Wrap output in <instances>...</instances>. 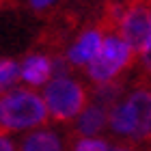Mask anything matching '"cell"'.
Segmentation results:
<instances>
[{
  "instance_id": "obj_1",
  "label": "cell",
  "mask_w": 151,
  "mask_h": 151,
  "mask_svg": "<svg viewBox=\"0 0 151 151\" xmlns=\"http://www.w3.org/2000/svg\"><path fill=\"white\" fill-rule=\"evenodd\" d=\"M43 97L32 88H13L0 97V132L35 129L47 121Z\"/></svg>"
},
{
  "instance_id": "obj_2",
  "label": "cell",
  "mask_w": 151,
  "mask_h": 151,
  "mask_svg": "<svg viewBox=\"0 0 151 151\" xmlns=\"http://www.w3.org/2000/svg\"><path fill=\"white\" fill-rule=\"evenodd\" d=\"M41 97H43L45 108L54 121H73L88 106L84 86L71 76L52 78L43 86Z\"/></svg>"
},
{
  "instance_id": "obj_3",
  "label": "cell",
  "mask_w": 151,
  "mask_h": 151,
  "mask_svg": "<svg viewBox=\"0 0 151 151\" xmlns=\"http://www.w3.org/2000/svg\"><path fill=\"white\" fill-rule=\"evenodd\" d=\"M132 58H134V50L119 35H114V32L112 35H106L99 54L86 67V76L97 86L108 84V82H116V78L132 63Z\"/></svg>"
},
{
  "instance_id": "obj_4",
  "label": "cell",
  "mask_w": 151,
  "mask_h": 151,
  "mask_svg": "<svg viewBox=\"0 0 151 151\" xmlns=\"http://www.w3.org/2000/svg\"><path fill=\"white\" fill-rule=\"evenodd\" d=\"M149 26H151V6L136 2L125 9L121 22L116 24V28H119L116 35L132 47L134 54H140L149 37Z\"/></svg>"
},
{
  "instance_id": "obj_5",
  "label": "cell",
  "mask_w": 151,
  "mask_h": 151,
  "mask_svg": "<svg viewBox=\"0 0 151 151\" xmlns=\"http://www.w3.org/2000/svg\"><path fill=\"white\" fill-rule=\"evenodd\" d=\"M104 39L106 35L101 32L99 28H86L82 30L78 37H76V41L67 47L65 52V58L67 63L73 65V67H86L95 60V56L99 54L101 45H104Z\"/></svg>"
},
{
  "instance_id": "obj_6",
  "label": "cell",
  "mask_w": 151,
  "mask_h": 151,
  "mask_svg": "<svg viewBox=\"0 0 151 151\" xmlns=\"http://www.w3.org/2000/svg\"><path fill=\"white\" fill-rule=\"evenodd\" d=\"M54 78V58L45 54H28L19 63V80L28 88H39L45 86Z\"/></svg>"
},
{
  "instance_id": "obj_7",
  "label": "cell",
  "mask_w": 151,
  "mask_h": 151,
  "mask_svg": "<svg viewBox=\"0 0 151 151\" xmlns=\"http://www.w3.org/2000/svg\"><path fill=\"white\" fill-rule=\"evenodd\" d=\"M125 101L129 104L136 119V140H145L151 136V88H134L125 95Z\"/></svg>"
},
{
  "instance_id": "obj_8",
  "label": "cell",
  "mask_w": 151,
  "mask_h": 151,
  "mask_svg": "<svg viewBox=\"0 0 151 151\" xmlns=\"http://www.w3.org/2000/svg\"><path fill=\"white\" fill-rule=\"evenodd\" d=\"M108 127V108L99 104H88L73 123V129L80 138H97Z\"/></svg>"
},
{
  "instance_id": "obj_9",
  "label": "cell",
  "mask_w": 151,
  "mask_h": 151,
  "mask_svg": "<svg viewBox=\"0 0 151 151\" xmlns=\"http://www.w3.org/2000/svg\"><path fill=\"white\" fill-rule=\"evenodd\" d=\"M19 151H65V142L54 129H32L22 140Z\"/></svg>"
},
{
  "instance_id": "obj_10",
  "label": "cell",
  "mask_w": 151,
  "mask_h": 151,
  "mask_svg": "<svg viewBox=\"0 0 151 151\" xmlns=\"http://www.w3.org/2000/svg\"><path fill=\"white\" fill-rule=\"evenodd\" d=\"M19 80V63L13 58H0V97L15 88Z\"/></svg>"
},
{
  "instance_id": "obj_11",
  "label": "cell",
  "mask_w": 151,
  "mask_h": 151,
  "mask_svg": "<svg viewBox=\"0 0 151 151\" xmlns=\"http://www.w3.org/2000/svg\"><path fill=\"white\" fill-rule=\"evenodd\" d=\"M121 93H123V88H121L119 82L99 84V86H95V104H99V106H104V108L110 110L114 104H119V101L123 99Z\"/></svg>"
},
{
  "instance_id": "obj_12",
  "label": "cell",
  "mask_w": 151,
  "mask_h": 151,
  "mask_svg": "<svg viewBox=\"0 0 151 151\" xmlns=\"http://www.w3.org/2000/svg\"><path fill=\"white\" fill-rule=\"evenodd\" d=\"M71 151H110V142L106 138H76Z\"/></svg>"
},
{
  "instance_id": "obj_13",
  "label": "cell",
  "mask_w": 151,
  "mask_h": 151,
  "mask_svg": "<svg viewBox=\"0 0 151 151\" xmlns=\"http://www.w3.org/2000/svg\"><path fill=\"white\" fill-rule=\"evenodd\" d=\"M140 60H142V67L151 71V26H149V37H147V43L142 47V52L138 54Z\"/></svg>"
},
{
  "instance_id": "obj_14",
  "label": "cell",
  "mask_w": 151,
  "mask_h": 151,
  "mask_svg": "<svg viewBox=\"0 0 151 151\" xmlns=\"http://www.w3.org/2000/svg\"><path fill=\"white\" fill-rule=\"evenodd\" d=\"M28 4L35 11H45V9H50V6L56 4V0H28Z\"/></svg>"
},
{
  "instance_id": "obj_15",
  "label": "cell",
  "mask_w": 151,
  "mask_h": 151,
  "mask_svg": "<svg viewBox=\"0 0 151 151\" xmlns=\"http://www.w3.org/2000/svg\"><path fill=\"white\" fill-rule=\"evenodd\" d=\"M0 151H15V142H13L4 132H0Z\"/></svg>"
},
{
  "instance_id": "obj_16",
  "label": "cell",
  "mask_w": 151,
  "mask_h": 151,
  "mask_svg": "<svg viewBox=\"0 0 151 151\" xmlns=\"http://www.w3.org/2000/svg\"><path fill=\"white\" fill-rule=\"evenodd\" d=\"M110 151H138V149H134L129 145H114V147H110Z\"/></svg>"
}]
</instances>
